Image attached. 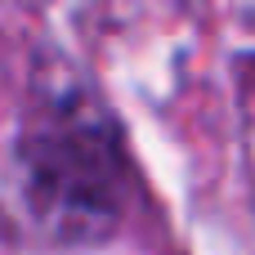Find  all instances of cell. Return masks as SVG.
<instances>
[{
    "label": "cell",
    "mask_w": 255,
    "mask_h": 255,
    "mask_svg": "<svg viewBox=\"0 0 255 255\" xmlns=\"http://www.w3.org/2000/svg\"><path fill=\"white\" fill-rule=\"evenodd\" d=\"M22 193L31 215L63 242L103 238L121 220L126 161L94 117H58L22 143Z\"/></svg>",
    "instance_id": "1"
}]
</instances>
